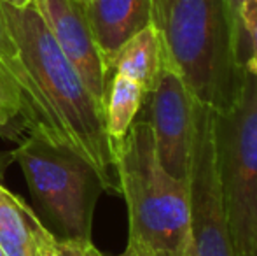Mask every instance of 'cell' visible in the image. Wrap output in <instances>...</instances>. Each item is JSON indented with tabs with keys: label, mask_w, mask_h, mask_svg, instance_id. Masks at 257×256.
Here are the masks:
<instances>
[{
	"label": "cell",
	"mask_w": 257,
	"mask_h": 256,
	"mask_svg": "<svg viewBox=\"0 0 257 256\" xmlns=\"http://www.w3.org/2000/svg\"><path fill=\"white\" fill-rule=\"evenodd\" d=\"M165 63L163 44L153 23L137 32L115 55L112 62V74L126 75L139 82L146 95L154 88L159 72Z\"/></svg>",
	"instance_id": "cell-11"
},
{
	"label": "cell",
	"mask_w": 257,
	"mask_h": 256,
	"mask_svg": "<svg viewBox=\"0 0 257 256\" xmlns=\"http://www.w3.org/2000/svg\"><path fill=\"white\" fill-rule=\"evenodd\" d=\"M14 118L11 116V113L6 109V106H4V102L0 100V130H2L4 127H7V125L13 121Z\"/></svg>",
	"instance_id": "cell-16"
},
{
	"label": "cell",
	"mask_w": 257,
	"mask_h": 256,
	"mask_svg": "<svg viewBox=\"0 0 257 256\" xmlns=\"http://www.w3.org/2000/svg\"><path fill=\"white\" fill-rule=\"evenodd\" d=\"M4 4H9V6H14V7H25L28 4H32V0H2Z\"/></svg>",
	"instance_id": "cell-19"
},
{
	"label": "cell",
	"mask_w": 257,
	"mask_h": 256,
	"mask_svg": "<svg viewBox=\"0 0 257 256\" xmlns=\"http://www.w3.org/2000/svg\"><path fill=\"white\" fill-rule=\"evenodd\" d=\"M240 41L238 58L245 72L257 75V0H241L240 13Z\"/></svg>",
	"instance_id": "cell-13"
},
{
	"label": "cell",
	"mask_w": 257,
	"mask_h": 256,
	"mask_svg": "<svg viewBox=\"0 0 257 256\" xmlns=\"http://www.w3.org/2000/svg\"><path fill=\"white\" fill-rule=\"evenodd\" d=\"M32 4L86 88L103 106L108 74L93 37L84 4L77 0H32Z\"/></svg>",
	"instance_id": "cell-8"
},
{
	"label": "cell",
	"mask_w": 257,
	"mask_h": 256,
	"mask_svg": "<svg viewBox=\"0 0 257 256\" xmlns=\"http://www.w3.org/2000/svg\"><path fill=\"white\" fill-rule=\"evenodd\" d=\"M100 256H105V254H100ZM115 256H146L142 253V251L139 249V247L135 246V244L128 242V246H126V249L122 251L121 254H115Z\"/></svg>",
	"instance_id": "cell-17"
},
{
	"label": "cell",
	"mask_w": 257,
	"mask_h": 256,
	"mask_svg": "<svg viewBox=\"0 0 257 256\" xmlns=\"http://www.w3.org/2000/svg\"><path fill=\"white\" fill-rule=\"evenodd\" d=\"M56 247H58V254L60 256H100L102 254L93 246L91 240L58 239Z\"/></svg>",
	"instance_id": "cell-15"
},
{
	"label": "cell",
	"mask_w": 257,
	"mask_h": 256,
	"mask_svg": "<svg viewBox=\"0 0 257 256\" xmlns=\"http://www.w3.org/2000/svg\"><path fill=\"white\" fill-rule=\"evenodd\" d=\"M147 97H151V116L147 121L153 128L159 161L173 178L187 179L196 121V100L179 72L168 63H163L158 81Z\"/></svg>",
	"instance_id": "cell-7"
},
{
	"label": "cell",
	"mask_w": 257,
	"mask_h": 256,
	"mask_svg": "<svg viewBox=\"0 0 257 256\" xmlns=\"http://www.w3.org/2000/svg\"><path fill=\"white\" fill-rule=\"evenodd\" d=\"M146 92L139 82L126 75L114 74L107 82L105 92V128L107 135L115 147L126 137L128 130L135 123V118L146 100Z\"/></svg>",
	"instance_id": "cell-12"
},
{
	"label": "cell",
	"mask_w": 257,
	"mask_h": 256,
	"mask_svg": "<svg viewBox=\"0 0 257 256\" xmlns=\"http://www.w3.org/2000/svg\"><path fill=\"white\" fill-rule=\"evenodd\" d=\"M42 214L60 239L91 240L93 212L105 192L96 170L81 156L30 135L13 151Z\"/></svg>",
	"instance_id": "cell-5"
},
{
	"label": "cell",
	"mask_w": 257,
	"mask_h": 256,
	"mask_svg": "<svg viewBox=\"0 0 257 256\" xmlns=\"http://www.w3.org/2000/svg\"><path fill=\"white\" fill-rule=\"evenodd\" d=\"M77 2H81V4H84V6H86V4H89L91 0H77Z\"/></svg>",
	"instance_id": "cell-21"
},
{
	"label": "cell",
	"mask_w": 257,
	"mask_h": 256,
	"mask_svg": "<svg viewBox=\"0 0 257 256\" xmlns=\"http://www.w3.org/2000/svg\"><path fill=\"white\" fill-rule=\"evenodd\" d=\"M151 23L172 65L198 104L229 109L245 82L226 0H153Z\"/></svg>",
	"instance_id": "cell-2"
},
{
	"label": "cell",
	"mask_w": 257,
	"mask_h": 256,
	"mask_svg": "<svg viewBox=\"0 0 257 256\" xmlns=\"http://www.w3.org/2000/svg\"><path fill=\"white\" fill-rule=\"evenodd\" d=\"M215 163L236 256H252L257 240V75L245 74L240 97L213 114Z\"/></svg>",
	"instance_id": "cell-4"
},
{
	"label": "cell",
	"mask_w": 257,
	"mask_h": 256,
	"mask_svg": "<svg viewBox=\"0 0 257 256\" xmlns=\"http://www.w3.org/2000/svg\"><path fill=\"white\" fill-rule=\"evenodd\" d=\"M54 239L30 205L0 183V247L6 256H39Z\"/></svg>",
	"instance_id": "cell-10"
},
{
	"label": "cell",
	"mask_w": 257,
	"mask_h": 256,
	"mask_svg": "<svg viewBox=\"0 0 257 256\" xmlns=\"http://www.w3.org/2000/svg\"><path fill=\"white\" fill-rule=\"evenodd\" d=\"M114 167L128 207V242L146 256H193L187 179L165 170L147 120L114 147Z\"/></svg>",
	"instance_id": "cell-3"
},
{
	"label": "cell",
	"mask_w": 257,
	"mask_h": 256,
	"mask_svg": "<svg viewBox=\"0 0 257 256\" xmlns=\"http://www.w3.org/2000/svg\"><path fill=\"white\" fill-rule=\"evenodd\" d=\"M56 240L58 239H54L53 242H49L46 247H42V251H41V254H39V256H60V254H58Z\"/></svg>",
	"instance_id": "cell-18"
},
{
	"label": "cell",
	"mask_w": 257,
	"mask_h": 256,
	"mask_svg": "<svg viewBox=\"0 0 257 256\" xmlns=\"http://www.w3.org/2000/svg\"><path fill=\"white\" fill-rule=\"evenodd\" d=\"M84 9L110 77L112 62L119 49L151 23L153 0H91Z\"/></svg>",
	"instance_id": "cell-9"
},
{
	"label": "cell",
	"mask_w": 257,
	"mask_h": 256,
	"mask_svg": "<svg viewBox=\"0 0 257 256\" xmlns=\"http://www.w3.org/2000/svg\"><path fill=\"white\" fill-rule=\"evenodd\" d=\"M11 51V37L7 32L6 16L2 11V0H0V99L4 106L7 107L13 116H18L20 113V95H18L16 84L9 74V68L6 65V56Z\"/></svg>",
	"instance_id": "cell-14"
},
{
	"label": "cell",
	"mask_w": 257,
	"mask_h": 256,
	"mask_svg": "<svg viewBox=\"0 0 257 256\" xmlns=\"http://www.w3.org/2000/svg\"><path fill=\"white\" fill-rule=\"evenodd\" d=\"M2 11L11 37L6 65L20 95L25 127L30 135L81 156L107 192L119 193L103 106L86 88L34 4L2 2Z\"/></svg>",
	"instance_id": "cell-1"
},
{
	"label": "cell",
	"mask_w": 257,
	"mask_h": 256,
	"mask_svg": "<svg viewBox=\"0 0 257 256\" xmlns=\"http://www.w3.org/2000/svg\"><path fill=\"white\" fill-rule=\"evenodd\" d=\"M213 114V109L196 102L193 149L187 174L193 256H236L215 163Z\"/></svg>",
	"instance_id": "cell-6"
},
{
	"label": "cell",
	"mask_w": 257,
	"mask_h": 256,
	"mask_svg": "<svg viewBox=\"0 0 257 256\" xmlns=\"http://www.w3.org/2000/svg\"><path fill=\"white\" fill-rule=\"evenodd\" d=\"M0 256H6V253L2 251V247H0Z\"/></svg>",
	"instance_id": "cell-22"
},
{
	"label": "cell",
	"mask_w": 257,
	"mask_h": 256,
	"mask_svg": "<svg viewBox=\"0 0 257 256\" xmlns=\"http://www.w3.org/2000/svg\"><path fill=\"white\" fill-rule=\"evenodd\" d=\"M252 256H257V240H255V246H254V251H252Z\"/></svg>",
	"instance_id": "cell-20"
}]
</instances>
